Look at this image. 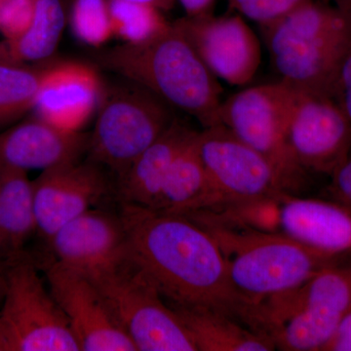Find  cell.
I'll return each mask as SVG.
<instances>
[{"label":"cell","mask_w":351,"mask_h":351,"mask_svg":"<svg viewBox=\"0 0 351 351\" xmlns=\"http://www.w3.org/2000/svg\"><path fill=\"white\" fill-rule=\"evenodd\" d=\"M168 304L188 330L197 351L276 350L269 337L244 326L230 314L208 306Z\"/></svg>","instance_id":"ffe728a7"},{"label":"cell","mask_w":351,"mask_h":351,"mask_svg":"<svg viewBox=\"0 0 351 351\" xmlns=\"http://www.w3.org/2000/svg\"><path fill=\"white\" fill-rule=\"evenodd\" d=\"M104 87L100 76L92 66L58 61L32 110H36V117L55 125L80 130L98 110Z\"/></svg>","instance_id":"e0dca14e"},{"label":"cell","mask_w":351,"mask_h":351,"mask_svg":"<svg viewBox=\"0 0 351 351\" xmlns=\"http://www.w3.org/2000/svg\"><path fill=\"white\" fill-rule=\"evenodd\" d=\"M5 263L3 258L0 257V306L3 301L4 293H5Z\"/></svg>","instance_id":"836d02e7"},{"label":"cell","mask_w":351,"mask_h":351,"mask_svg":"<svg viewBox=\"0 0 351 351\" xmlns=\"http://www.w3.org/2000/svg\"><path fill=\"white\" fill-rule=\"evenodd\" d=\"M129 255L168 304L208 306L244 323L248 304L230 282L221 249L182 215L120 204Z\"/></svg>","instance_id":"6da1fadb"},{"label":"cell","mask_w":351,"mask_h":351,"mask_svg":"<svg viewBox=\"0 0 351 351\" xmlns=\"http://www.w3.org/2000/svg\"><path fill=\"white\" fill-rule=\"evenodd\" d=\"M32 186L36 233L46 242L113 189L105 168L88 159L44 170Z\"/></svg>","instance_id":"5bb4252c"},{"label":"cell","mask_w":351,"mask_h":351,"mask_svg":"<svg viewBox=\"0 0 351 351\" xmlns=\"http://www.w3.org/2000/svg\"><path fill=\"white\" fill-rule=\"evenodd\" d=\"M350 306V272L332 265L300 287L252 306L246 324L278 350L323 351Z\"/></svg>","instance_id":"5b68a950"},{"label":"cell","mask_w":351,"mask_h":351,"mask_svg":"<svg viewBox=\"0 0 351 351\" xmlns=\"http://www.w3.org/2000/svg\"><path fill=\"white\" fill-rule=\"evenodd\" d=\"M196 134L197 131L175 119L154 144L115 178L114 191L120 204L156 209L171 166Z\"/></svg>","instance_id":"d6986e66"},{"label":"cell","mask_w":351,"mask_h":351,"mask_svg":"<svg viewBox=\"0 0 351 351\" xmlns=\"http://www.w3.org/2000/svg\"><path fill=\"white\" fill-rule=\"evenodd\" d=\"M337 8L351 14V0H324Z\"/></svg>","instance_id":"e575fe53"},{"label":"cell","mask_w":351,"mask_h":351,"mask_svg":"<svg viewBox=\"0 0 351 351\" xmlns=\"http://www.w3.org/2000/svg\"><path fill=\"white\" fill-rule=\"evenodd\" d=\"M112 34L123 43H141L156 38L170 27L162 11L126 0H108Z\"/></svg>","instance_id":"d4e9b609"},{"label":"cell","mask_w":351,"mask_h":351,"mask_svg":"<svg viewBox=\"0 0 351 351\" xmlns=\"http://www.w3.org/2000/svg\"><path fill=\"white\" fill-rule=\"evenodd\" d=\"M174 24L218 80L240 86L257 73L262 61L261 43L239 14L186 16Z\"/></svg>","instance_id":"4fadbf2b"},{"label":"cell","mask_w":351,"mask_h":351,"mask_svg":"<svg viewBox=\"0 0 351 351\" xmlns=\"http://www.w3.org/2000/svg\"><path fill=\"white\" fill-rule=\"evenodd\" d=\"M197 134L176 157L163 182L156 211L186 215L218 206V198L198 152Z\"/></svg>","instance_id":"44dd1931"},{"label":"cell","mask_w":351,"mask_h":351,"mask_svg":"<svg viewBox=\"0 0 351 351\" xmlns=\"http://www.w3.org/2000/svg\"><path fill=\"white\" fill-rule=\"evenodd\" d=\"M331 96L345 113L351 126V46L335 77Z\"/></svg>","instance_id":"f1b7e54d"},{"label":"cell","mask_w":351,"mask_h":351,"mask_svg":"<svg viewBox=\"0 0 351 351\" xmlns=\"http://www.w3.org/2000/svg\"><path fill=\"white\" fill-rule=\"evenodd\" d=\"M201 228L221 249L230 282L248 304V313L263 300L300 287L337 260L283 232Z\"/></svg>","instance_id":"277c9868"},{"label":"cell","mask_w":351,"mask_h":351,"mask_svg":"<svg viewBox=\"0 0 351 351\" xmlns=\"http://www.w3.org/2000/svg\"><path fill=\"white\" fill-rule=\"evenodd\" d=\"M6 1H7V0H0V6H1L2 4H3L4 2H6Z\"/></svg>","instance_id":"74e56055"},{"label":"cell","mask_w":351,"mask_h":351,"mask_svg":"<svg viewBox=\"0 0 351 351\" xmlns=\"http://www.w3.org/2000/svg\"><path fill=\"white\" fill-rule=\"evenodd\" d=\"M189 17L213 14L216 0H178Z\"/></svg>","instance_id":"1f68e13d"},{"label":"cell","mask_w":351,"mask_h":351,"mask_svg":"<svg viewBox=\"0 0 351 351\" xmlns=\"http://www.w3.org/2000/svg\"><path fill=\"white\" fill-rule=\"evenodd\" d=\"M261 29L279 82L298 91L331 95L351 46L350 13L324 0H306Z\"/></svg>","instance_id":"3957f363"},{"label":"cell","mask_w":351,"mask_h":351,"mask_svg":"<svg viewBox=\"0 0 351 351\" xmlns=\"http://www.w3.org/2000/svg\"><path fill=\"white\" fill-rule=\"evenodd\" d=\"M66 22L61 0H34L31 24L17 38L0 41V58L21 64L48 61L56 52Z\"/></svg>","instance_id":"603a6c76"},{"label":"cell","mask_w":351,"mask_h":351,"mask_svg":"<svg viewBox=\"0 0 351 351\" xmlns=\"http://www.w3.org/2000/svg\"><path fill=\"white\" fill-rule=\"evenodd\" d=\"M57 62L48 60L29 64L0 58V129L34 108Z\"/></svg>","instance_id":"cb8c5ba5"},{"label":"cell","mask_w":351,"mask_h":351,"mask_svg":"<svg viewBox=\"0 0 351 351\" xmlns=\"http://www.w3.org/2000/svg\"><path fill=\"white\" fill-rule=\"evenodd\" d=\"M36 233L34 186L27 173L0 167V257L24 252Z\"/></svg>","instance_id":"7402d4cb"},{"label":"cell","mask_w":351,"mask_h":351,"mask_svg":"<svg viewBox=\"0 0 351 351\" xmlns=\"http://www.w3.org/2000/svg\"><path fill=\"white\" fill-rule=\"evenodd\" d=\"M297 95V90L281 82L258 85L232 95L219 110V124L265 157L289 193L302 186L306 174L287 141L289 117Z\"/></svg>","instance_id":"9c48e42d"},{"label":"cell","mask_w":351,"mask_h":351,"mask_svg":"<svg viewBox=\"0 0 351 351\" xmlns=\"http://www.w3.org/2000/svg\"><path fill=\"white\" fill-rule=\"evenodd\" d=\"M125 82L104 87L87 159L114 174L124 172L174 122L171 106L147 88Z\"/></svg>","instance_id":"8992f818"},{"label":"cell","mask_w":351,"mask_h":351,"mask_svg":"<svg viewBox=\"0 0 351 351\" xmlns=\"http://www.w3.org/2000/svg\"><path fill=\"white\" fill-rule=\"evenodd\" d=\"M323 351H351V306L343 314L334 336Z\"/></svg>","instance_id":"4dcf8cb0"},{"label":"cell","mask_w":351,"mask_h":351,"mask_svg":"<svg viewBox=\"0 0 351 351\" xmlns=\"http://www.w3.org/2000/svg\"><path fill=\"white\" fill-rule=\"evenodd\" d=\"M0 325L9 351H80L69 321L25 252L4 261Z\"/></svg>","instance_id":"ba28073f"},{"label":"cell","mask_w":351,"mask_h":351,"mask_svg":"<svg viewBox=\"0 0 351 351\" xmlns=\"http://www.w3.org/2000/svg\"><path fill=\"white\" fill-rule=\"evenodd\" d=\"M89 276L137 351H197L174 309L129 253Z\"/></svg>","instance_id":"52a82bcc"},{"label":"cell","mask_w":351,"mask_h":351,"mask_svg":"<svg viewBox=\"0 0 351 351\" xmlns=\"http://www.w3.org/2000/svg\"><path fill=\"white\" fill-rule=\"evenodd\" d=\"M346 269H348V272H350V276H351V265H346Z\"/></svg>","instance_id":"8d00e7d4"},{"label":"cell","mask_w":351,"mask_h":351,"mask_svg":"<svg viewBox=\"0 0 351 351\" xmlns=\"http://www.w3.org/2000/svg\"><path fill=\"white\" fill-rule=\"evenodd\" d=\"M331 177L332 195L339 204L351 210V154Z\"/></svg>","instance_id":"f546056e"},{"label":"cell","mask_w":351,"mask_h":351,"mask_svg":"<svg viewBox=\"0 0 351 351\" xmlns=\"http://www.w3.org/2000/svg\"><path fill=\"white\" fill-rule=\"evenodd\" d=\"M69 23L75 38L100 47L112 38L108 0H69Z\"/></svg>","instance_id":"484cf974"},{"label":"cell","mask_w":351,"mask_h":351,"mask_svg":"<svg viewBox=\"0 0 351 351\" xmlns=\"http://www.w3.org/2000/svg\"><path fill=\"white\" fill-rule=\"evenodd\" d=\"M287 141L306 172L332 176L351 154V126L331 95L298 91Z\"/></svg>","instance_id":"8fae6325"},{"label":"cell","mask_w":351,"mask_h":351,"mask_svg":"<svg viewBox=\"0 0 351 351\" xmlns=\"http://www.w3.org/2000/svg\"><path fill=\"white\" fill-rule=\"evenodd\" d=\"M0 351H9L8 343H7L5 336H4L1 325H0Z\"/></svg>","instance_id":"d590c367"},{"label":"cell","mask_w":351,"mask_h":351,"mask_svg":"<svg viewBox=\"0 0 351 351\" xmlns=\"http://www.w3.org/2000/svg\"><path fill=\"white\" fill-rule=\"evenodd\" d=\"M101 68L147 88L208 128L219 124L221 85L186 36L171 23L156 38L95 54Z\"/></svg>","instance_id":"7a4b0ae2"},{"label":"cell","mask_w":351,"mask_h":351,"mask_svg":"<svg viewBox=\"0 0 351 351\" xmlns=\"http://www.w3.org/2000/svg\"><path fill=\"white\" fill-rule=\"evenodd\" d=\"M126 1L137 2V3L147 4L156 7L160 11H169L175 5L177 0H126Z\"/></svg>","instance_id":"d6a6232c"},{"label":"cell","mask_w":351,"mask_h":351,"mask_svg":"<svg viewBox=\"0 0 351 351\" xmlns=\"http://www.w3.org/2000/svg\"><path fill=\"white\" fill-rule=\"evenodd\" d=\"M89 133L69 130L38 117L0 133V167L47 170L80 160L86 154Z\"/></svg>","instance_id":"2e32d148"},{"label":"cell","mask_w":351,"mask_h":351,"mask_svg":"<svg viewBox=\"0 0 351 351\" xmlns=\"http://www.w3.org/2000/svg\"><path fill=\"white\" fill-rule=\"evenodd\" d=\"M34 0H7L0 6V34L4 39L17 38L31 24Z\"/></svg>","instance_id":"83f0119b"},{"label":"cell","mask_w":351,"mask_h":351,"mask_svg":"<svg viewBox=\"0 0 351 351\" xmlns=\"http://www.w3.org/2000/svg\"><path fill=\"white\" fill-rule=\"evenodd\" d=\"M45 269L80 351H137L91 277L55 261Z\"/></svg>","instance_id":"7c38bea8"},{"label":"cell","mask_w":351,"mask_h":351,"mask_svg":"<svg viewBox=\"0 0 351 351\" xmlns=\"http://www.w3.org/2000/svg\"><path fill=\"white\" fill-rule=\"evenodd\" d=\"M196 143L218 206L289 193L274 166L226 126L198 132Z\"/></svg>","instance_id":"30bf717a"},{"label":"cell","mask_w":351,"mask_h":351,"mask_svg":"<svg viewBox=\"0 0 351 351\" xmlns=\"http://www.w3.org/2000/svg\"><path fill=\"white\" fill-rule=\"evenodd\" d=\"M55 262L88 276L128 255V239L119 213L90 209L62 226L47 242Z\"/></svg>","instance_id":"9a60e30c"},{"label":"cell","mask_w":351,"mask_h":351,"mask_svg":"<svg viewBox=\"0 0 351 351\" xmlns=\"http://www.w3.org/2000/svg\"><path fill=\"white\" fill-rule=\"evenodd\" d=\"M280 232L338 258L351 253V210L338 203L285 195L281 201Z\"/></svg>","instance_id":"ac0fdd59"},{"label":"cell","mask_w":351,"mask_h":351,"mask_svg":"<svg viewBox=\"0 0 351 351\" xmlns=\"http://www.w3.org/2000/svg\"><path fill=\"white\" fill-rule=\"evenodd\" d=\"M306 0H228L232 8L260 25L278 20Z\"/></svg>","instance_id":"4316f807"}]
</instances>
